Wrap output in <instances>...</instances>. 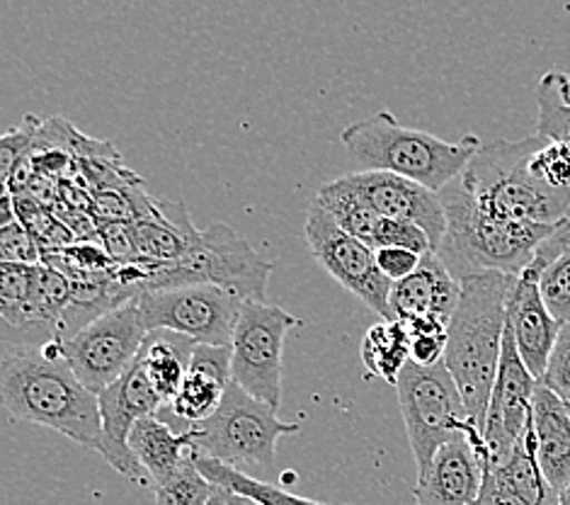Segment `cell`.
Wrapping results in <instances>:
<instances>
[{
	"instance_id": "6da1fadb",
	"label": "cell",
	"mask_w": 570,
	"mask_h": 505,
	"mask_svg": "<svg viewBox=\"0 0 570 505\" xmlns=\"http://www.w3.org/2000/svg\"><path fill=\"white\" fill-rule=\"evenodd\" d=\"M0 396L12 418L98 449L102 438L98 396L76 377L59 336L45 343H3Z\"/></svg>"
},
{
	"instance_id": "7a4b0ae2",
	"label": "cell",
	"mask_w": 570,
	"mask_h": 505,
	"mask_svg": "<svg viewBox=\"0 0 570 505\" xmlns=\"http://www.w3.org/2000/svg\"><path fill=\"white\" fill-rule=\"evenodd\" d=\"M514 282L518 278L505 272H485L461 280L459 307L446 329L444 365L481 435L505 343L508 302Z\"/></svg>"
},
{
	"instance_id": "3957f363",
	"label": "cell",
	"mask_w": 570,
	"mask_h": 505,
	"mask_svg": "<svg viewBox=\"0 0 570 505\" xmlns=\"http://www.w3.org/2000/svg\"><path fill=\"white\" fill-rule=\"evenodd\" d=\"M440 200L446 214V231L434 253L459 282L485 272L520 278L539 245L559 229L510 222L485 212L459 183V177L442 190Z\"/></svg>"
},
{
	"instance_id": "277c9868",
	"label": "cell",
	"mask_w": 570,
	"mask_h": 505,
	"mask_svg": "<svg viewBox=\"0 0 570 505\" xmlns=\"http://www.w3.org/2000/svg\"><path fill=\"white\" fill-rule=\"evenodd\" d=\"M341 139L357 168L409 177L432 193H442L456 181L483 146L473 134L452 144L428 132L401 127L391 113L355 122L343 129Z\"/></svg>"
},
{
	"instance_id": "5b68a950",
	"label": "cell",
	"mask_w": 570,
	"mask_h": 505,
	"mask_svg": "<svg viewBox=\"0 0 570 505\" xmlns=\"http://www.w3.org/2000/svg\"><path fill=\"white\" fill-rule=\"evenodd\" d=\"M541 142L537 134L520 142H488L459 175V183L479 207L502 220L561 226L570 222V193L541 185L527 168Z\"/></svg>"
},
{
	"instance_id": "8992f818",
	"label": "cell",
	"mask_w": 570,
	"mask_h": 505,
	"mask_svg": "<svg viewBox=\"0 0 570 505\" xmlns=\"http://www.w3.org/2000/svg\"><path fill=\"white\" fill-rule=\"evenodd\" d=\"M141 263L148 272L141 294L168 287L216 284L246 302H265L267 280L273 272V263L265 261L238 231L222 222L209 224L205 231L195 229L180 261L168 265Z\"/></svg>"
},
{
	"instance_id": "52a82bcc",
	"label": "cell",
	"mask_w": 570,
	"mask_h": 505,
	"mask_svg": "<svg viewBox=\"0 0 570 505\" xmlns=\"http://www.w3.org/2000/svg\"><path fill=\"white\" fill-rule=\"evenodd\" d=\"M296 423L279 420L273 406L257 401L230 381L224 401L209 420L193 426L195 455H205L228 467H275L277 443L298 433Z\"/></svg>"
},
{
	"instance_id": "ba28073f",
	"label": "cell",
	"mask_w": 570,
	"mask_h": 505,
	"mask_svg": "<svg viewBox=\"0 0 570 505\" xmlns=\"http://www.w3.org/2000/svg\"><path fill=\"white\" fill-rule=\"evenodd\" d=\"M405 435L413 449L417 474H423L438 449L450 440L479 430L469 418L466 404L446 365H405L396 385Z\"/></svg>"
},
{
	"instance_id": "9c48e42d",
	"label": "cell",
	"mask_w": 570,
	"mask_h": 505,
	"mask_svg": "<svg viewBox=\"0 0 570 505\" xmlns=\"http://www.w3.org/2000/svg\"><path fill=\"white\" fill-rule=\"evenodd\" d=\"M137 304L148 333L170 331L197 346L230 348L246 299L216 284H187L144 292Z\"/></svg>"
},
{
	"instance_id": "30bf717a",
	"label": "cell",
	"mask_w": 570,
	"mask_h": 505,
	"mask_svg": "<svg viewBox=\"0 0 570 505\" xmlns=\"http://www.w3.org/2000/svg\"><path fill=\"white\" fill-rule=\"evenodd\" d=\"M294 326H298V319L282 307L246 302L230 343V379L275 411L282 404L284 340Z\"/></svg>"
},
{
	"instance_id": "8fae6325",
	"label": "cell",
	"mask_w": 570,
	"mask_h": 505,
	"mask_svg": "<svg viewBox=\"0 0 570 505\" xmlns=\"http://www.w3.org/2000/svg\"><path fill=\"white\" fill-rule=\"evenodd\" d=\"M148 331L144 329L137 299L105 313L83 331L63 340V355L73 367L76 377L100 396L129 372V367L139 360Z\"/></svg>"
},
{
	"instance_id": "7c38bea8",
	"label": "cell",
	"mask_w": 570,
	"mask_h": 505,
	"mask_svg": "<svg viewBox=\"0 0 570 505\" xmlns=\"http://www.w3.org/2000/svg\"><path fill=\"white\" fill-rule=\"evenodd\" d=\"M304 234L311 253L331 272V278L341 282L350 294H355L360 302L379 313L384 321H389V297L393 284L382 275L370 245H364L337 226L333 216L316 200L308 207Z\"/></svg>"
},
{
	"instance_id": "4fadbf2b",
	"label": "cell",
	"mask_w": 570,
	"mask_h": 505,
	"mask_svg": "<svg viewBox=\"0 0 570 505\" xmlns=\"http://www.w3.org/2000/svg\"><path fill=\"white\" fill-rule=\"evenodd\" d=\"M98 404L102 416V438L95 453H100L107 464L125 474L127 479L151 486L148 474L129 449V435L141 418L156 416L166 404L148 381L141 362H134L125 377L115 381L110 389H105L98 396Z\"/></svg>"
},
{
	"instance_id": "5bb4252c",
	"label": "cell",
	"mask_w": 570,
	"mask_h": 505,
	"mask_svg": "<svg viewBox=\"0 0 570 505\" xmlns=\"http://www.w3.org/2000/svg\"><path fill=\"white\" fill-rule=\"evenodd\" d=\"M537 387L539 379L527 370L508 326L498 377L483 426L488 467H491L495 459L505 457L510 449L524 438L529 426H532V406Z\"/></svg>"
},
{
	"instance_id": "9a60e30c",
	"label": "cell",
	"mask_w": 570,
	"mask_h": 505,
	"mask_svg": "<svg viewBox=\"0 0 570 505\" xmlns=\"http://www.w3.org/2000/svg\"><path fill=\"white\" fill-rule=\"evenodd\" d=\"M488 469V449L481 430L450 440L438 449L430 467L417 474L415 505H473L481 496Z\"/></svg>"
},
{
	"instance_id": "2e32d148",
	"label": "cell",
	"mask_w": 570,
	"mask_h": 505,
	"mask_svg": "<svg viewBox=\"0 0 570 505\" xmlns=\"http://www.w3.org/2000/svg\"><path fill=\"white\" fill-rule=\"evenodd\" d=\"M343 183L386 220H396L423 229L432 251L440 249L446 231V214L440 193L393 173L360 171L343 175Z\"/></svg>"
},
{
	"instance_id": "e0dca14e",
	"label": "cell",
	"mask_w": 570,
	"mask_h": 505,
	"mask_svg": "<svg viewBox=\"0 0 570 505\" xmlns=\"http://www.w3.org/2000/svg\"><path fill=\"white\" fill-rule=\"evenodd\" d=\"M508 326L527 370L541 381L563 323L553 319V313L544 304V297L539 292L537 278L529 275V272H522L512 287L508 302Z\"/></svg>"
},
{
	"instance_id": "ac0fdd59",
	"label": "cell",
	"mask_w": 570,
	"mask_h": 505,
	"mask_svg": "<svg viewBox=\"0 0 570 505\" xmlns=\"http://www.w3.org/2000/svg\"><path fill=\"white\" fill-rule=\"evenodd\" d=\"M461 282L452 275L440 255L430 251L411 278L391 287L389 321H411L415 317H440L450 323L459 307Z\"/></svg>"
},
{
	"instance_id": "d6986e66",
	"label": "cell",
	"mask_w": 570,
	"mask_h": 505,
	"mask_svg": "<svg viewBox=\"0 0 570 505\" xmlns=\"http://www.w3.org/2000/svg\"><path fill=\"white\" fill-rule=\"evenodd\" d=\"M532 435L539 467L561 494L570 484V408L541 381L532 406Z\"/></svg>"
},
{
	"instance_id": "ffe728a7",
	"label": "cell",
	"mask_w": 570,
	"mask_h": 505,
	"mask_svg": "<svg viewBox=\"0 0 570 505\" xmlns=\"http://www.w3.org/2000/svg\"><path fill=\"white\" fill-rule=\"evenodd\" d=\"M129 449L151 479V488L166 484L195 455V433L173 430L158 414L141 418L129 435Z\"/></svg>"
},
{
	"instance_id": "44dd1931",
	"label": "cell",
	"mask_w": 570,
	"mask_h": 505,
	"mask_svg": "<svg viewBox=\"0 0 570 505\" xmlns=\"http://www.w3.org/2000/svg\"><path fill=\"white\" fill-rule=\"evenodd\" d=\"M485 474L495 479L512 496L522 498L529 505H559V491H556L539 467L532 426L524 438L514 445L505 457L495 459Z\"/></svg>"
},
{
	"instance_id": "7402d4cb",
	"label": "cell",
	"mask_w": 570,
	"mask_h": 505,
	"mask_svg": "<svg viewBox=\"0 0 570 505\" xmlns=\"http://www.w3.org/2000/svg\"><path fill=\"white\" fill-rule=\"evenodd\" d=\"M522 272L534 275L544 304L559 323H570V222L561 224L539 245Z\"/></svg>"
},
{
	"instance_id": "603a6c76",
	"label": "cell",
	"mask_w": 570,
	"mask_h": 505,
	"mask_svg": "<svg viewBox=\"0 0 570 505\" xmlns=\"http://www.w3.org/2000/svg\"><path fill=\"white\" fill-rule=\"evenodd\" d=\"M195 348V340L170 331H154L146 336L139 362L163 404H170L173 396L183 387Z\"/></svg>"
},
{
	"instance_id": "cb8c5ba5",
	"label": "cell",
	"mask_w": 570,
	"mask_h": 505,
	"mask_svg": "<svg viewBox=\"0 0 570 505\" xmlns=\"http://www.w3.org/2000/svg\"><path fill=\"white\" fill-rule=\"evenodd\" d=\"M228 385L230 381L222 377L197 370V367H189L183 387L173 396L170 404L160 408L158 416L166 420L168 426L178 423L180 430L187 433L193 426H199V423L209 420L219 411Z\"/></svg>"
},
{
	"instance_id": "d4e9b609",
	"label": "cell",
	"mask_w": 570,
	"mask_h": 505,
	"mask_svg": "<svg viewBox=\"0 0 570 505\" xmlns=\"http://www.w3.org/2000/svg\"><path fill=\"white\" fill-rule=\"evenodd\" d=\"M360 352L366 375L396 387L405 365L411 362V333L401 321H382L364 333Z\"/></svg>"
},
{
	"instance_id": "484cf974",
	"label": "cell",
	"mask_w": 570,
	"mask_h": 505,
	"mask_svg": "<svg viewBox=\"0 0 570 505\" xmlns=\"http://www.w3.org/2000/svg\"><path fill=\"white\" fill-rule=\"evenodd\" d=\"M316 202L333 216L337 226L347 231L350 236H355L364 245H370L372 251L376 249L379 231H382L386 216H382L374 207H370V204L355 193V190H350L343 183V177L325 183L318 190Z\"/></svg>"
},
{
	"instance_id": "4316f807",
	"label": "cell",
	"mask_w": 570,
	"mask_h": 505,
	"mask_svg": "<svg viewBox=\"0 0 570 505\" xmlns=\"http://www.w3.org/2000/svg\"><path fill=\"white\" fill-rule=\"evenodd\" d=\"M193 459L197 464V469L205 474L214 486L228 491V494L248 498L257 505H328V503H318V501H311L304 496H296V494H292V491H284L279 486L255 479V476L240 472L236 467H228V464L216 462L212 457L193 455Z\"/></svg>"
},
{
	"instance_id": "83f0119b",
	"label": "cell",
	"mask_w": 570,
	"mask_h": 505,
	"mask_svg": "<svg viewBox=\"0 0 570 505\" xmlns=\"http://www.w3.org/2000/svg\"><path fill=\"white\" fill-rule=\"evenodd\" d=\"M537 136L544 142L570 146V76L549 71L537 86Z\"/></svg>"
},
{
	"instance_id": "f1b7e54d",
	"label": "cell",
	"mask_w": 570,
	"mask_h": 505,
	"mask_svg": "<svg viewBox=\"0 0 570 505\" xmlns=\"http://www.w3.org/2000/svg\"><path fill=\"white\" fill-rule=\"evenodd\" d=\"M16 210H18V222L30 231L45 255L71 249L76 243V234L71 231V226L61 222L57 214L47 210L45 204L37 202L35 197H16Z\"/></svg>"
},
{
	"instance_id": "f546056e",
	"label": "cell",
	"mask_w": 570,
	"mask_h": 505,
	"mask_svg": "<svg viewBox=\"0 0 570 505\" xmlns=\"http://www.w3.org/2000/svg\"><path fill=\"white\" fill-rule=\"evenodd\" d=\"M216 486L197 469L195 459L183 464V469L166 484L154 488L156 505H207Z\"/></svg>"
},
{
	"instance_id": "4dcf8cb0",
	"label": "cell",
	"mask_w": 570,
	"mask_h": 505,
	"mask_svg": "<svg viewBox=\"0 0 570 505\" xmlns=\"http://www.w3.org/2000/svg\"><path fill=\"white\" fill-rule=\"evenodd\" d=\"M39 265H16L0 263V313L3 323L16 321L27 302L32 299Z\"/></svg>"
},
{
	"instance_id": "1f68e13d",
	"label": "cell",
	"mask_w": 570,
	"mask_h": 505,
	"mask_svg": "<svg viewBox=\"0 0 570 505\" xmlns=\"http://www.w3.org/2000/svg\"><path fill=\"white\" fill-rule=\"evenodd\" d=\"M527 168L541 185L556 190V193H570V146L541 142Z\"/></svg>"
},
{
	"instance_id": "d6a6232c",
	"label": "cell",
	"mask_w": 570,
	"mask_h": 505,
	"mask_svg": "<svg viewBox=\"0 0 570 505\" xmlns=\"http://www.w3.org/2000/svg\"><path fill=\"white\" fill-rule=\"evenodd\" d=\"M39 129H42V122L35 115H24L22 125L6 132L3 139H0V177H3V185L22 161L32 158Z\"/></svg>"
},
{
	"instance_id": "836d02e7",
	"label": "cell",
	"mask_w": 570,
	"mask_h": 505,
	"mask_svg": "<svg viewBox=\"0 0 570 505\" xmlns=\"http://www.w3.org/2000/svg\"><path fill=\"white\" fill-rule=\"evenodd\" d=\"M95 229H98L100 245L115 265L139 263V241L134 222H105L95 224Z\"/></svg>"
},
{
	"instance_id": "e575fe53",
	"label": "cell",
	"mask_w": 570,
	"mask_h": 505,
	"mask_svg": "<svg viewBox=\"0 0 570 505\" xmlns=\"http://www.w3.org/2000/svg\"><path fill=\"white\" fill-rule=\"evenodd\" d=\"M42 249L20 222L0 226V261L16 265H42Z\"/></svg>"
},
{
	"instance_id": "d590c367",
	"label": "cell",
	"mask_w": 570,
	"mask_h": 505,
	"mask_svg": "<svg viewBox=\"0 0 570 505\" xmlns=\"http://www.w3.org/2000/svg\"><path fill=\"white\" fill-rule=\"evenodd\" d=\"M541 385H547L563 404L570 406V323L563 326L559 340H556Z\"/></svg>"
},
{
	"instance_id": "8d00e7d4",
	"label": "cell",
	"mask_w": 570,
	"mask_h": 505,
	"mask_svg": "<svg viewBox=\"0 0 570 505\" xmlns=\"http://www.w3.org/2000/svg\"><path fill=\"white\" fill-rule=\"evenodd\" d=\"M376 255V265L382 270V275L391 282H403L405 278H411L413 272L423 263V255H417L409 249H379L374 251Z\"/></svg>"
},
{
	"instance_id": "74e56055",
	"label": "cell",
	"mask_w": 570,
	"mask_h": 505,
	"mask_svg": "<svg viewBox=\"0 0 570 505\" xmlns=\"http://www.w3.org/2000/svg\"><path fill=\"white\" fill-rule=\"evenodd\" d=\"M446 333L411 336V362L417 367H434L444 362Z\"/></svg>"
},
{
	"instance_id": "f35d334b",
	"label": "cell",
	"mask_w": 570,
	"mask_h": 505,
	"mask_svg": "<svg viewBox=\"0 0 570 505\" xmlns=\"http://www.w3.org/2000/svg\"><path fill=\"white\" fill-rule=\"evenodd\" d=\"M473 505H529V503H524V501L518 498V496H512L510 491L502 488L495 479H491V476L485 474L481 496H479V501L473 503Z\"/></svg>"
},
{
	"instance_id": "ab89813d",
	"label": "cell",
	"mask_w": 570,
	"mask_h": 505,
	"mask_svg": "<svg viewBox=\"0 0 570 505\" xmlns=\"http://www.w3.org/2000/svg\"><path fill=\"white\" fill-rule=\"evenodd\" d=\"M207 505H230V501H228V494L224 488H219L216 486V491H214V496H212V501L207 503Z\"/></svg>"
},
{
	"instance_id": "60d3db41",
	"label": "cell",
	"mask_w": 570,
	"mask_h": 505,
	"mask_svg": "<svg viewBox=\"0 0 570 505\" xmlns=\"http://www.w3.org/2000/svg\"><path fill=\"white\" fill-rule=\"evenodd\" d=\"M226 494H228V491H226ZM228 501H230V505H257V503L243 498V496H236V494H228Z\"/></svg>"
},
{
	"instance_id": "b9f144b4",
	"label": "cell",
	"mask_w": 570,
	"mask_h": 505,
	"mask_svg": "<svg viewBox=\"0 0 570 505\" xmlns=\"http://www.w3.org/2000/svg\"><path fill=\"white\" fill-rule=\"evenodd\" d=\"M559 505H570V484L559 494Z\"/></svg>"
},
{
	"instance_id": "7bdbcfd3",
	"label": "cell",
	"mask_w": 570,
	"mask_h": 505,
	"mask_svg": "<svg viewBox=\"0 0 570 505\" xmlns=\"http://www.w3.org/2000/svg\"><path fill=\"white\" fill-rule=\"evenodd\" d=\"M568 408H570V406H568Z\"/></svg>"
}]
</instances>
